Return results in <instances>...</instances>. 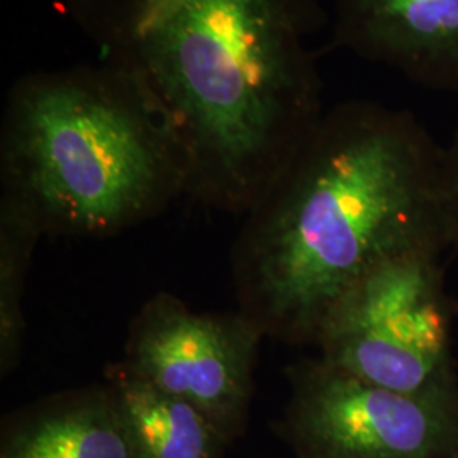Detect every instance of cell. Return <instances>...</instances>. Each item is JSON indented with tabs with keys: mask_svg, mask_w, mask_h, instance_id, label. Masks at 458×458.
I'll return each mask as SVG.
<instances>
[{
	"mask_svg": "<svg viewBox=\"0 0 458 458\" xmlns=\"http://www.w3.org/2000/svg\"><path fill=\"white\" fill-rule=\"evenodd\" d=\"M0 458H140L106 382L41 397L4 420Z\"/></svg>",
	"mask_w": 458,
	"mask_h": 458,
	"instance_id": "8",
	"label": "cell"
},
{
	"mask_svg": "<svg viewBox=\"0 0 458 458\" xmlns=\"http://www.w3.org/2000/svg\"><path fill=\"white\" fill-rule=\"evenodd\" d=\"M43 238L33 217L7 199H0V377L19 365L24 340V291L34 250Z\"/></svg>",
	"mask_w": 458,
	"mask_h": 458,
	"instance_id": "10",
	"label": "cell"
},
{
	"mask_svg": "<svg viewBox=\"0 0 458 458\" xmlns=\"http://www.w3.org/2000/svg\"><path fill=\"white\" fill-rule=\"evenodd\" d=\"M265 338L242 311L199 312L157 293L134 314L121 361L160 391L204 412L228 442L242 437Z\"/></svg>",
	"mask_w": 458,
	"mask_h": 458,
	"instance_id": "6",
	"label": "cell"
},
{
	"mask_svg": "<svg viewBox=\"0 0 458 458\" xmlns=\"http://www.w3.org/2000/svg\"><path fill=\"white\" fill-rule=\"evenodd\" d=\"M450 245L443 148L410 111L327 107L231 248L238 311L265 338L314 346L327 312L370 268Z\"/></svg>",
	"mask_w": 458,
	"mask_h": 458,
	"instance_id": "2",
	"label": "cell"
},
{
	"mask_svg": "<svg viewBox=\"0 0 458 458\" xmlns=\"http://www.w3.org/2000/svg\"><path fill=\"white\" fill-rule=\"evenodd\" d=\"M331 45L458 96V0H331Z\"/></svg>",
	"mask_w": 458,
	"mask_h": 458,
	"instance_id": "7",
	"label": "cell"
},
{
	"mask_svg": "<svg viewBox=\"0 0 458 458\" xmlns=\"http://www.w3.org/2000/svg\"><path fill=\"white\" fill-rule=\"evenodd\" d=\"M104 382L114 394L140 458H223L226 437L192 404L148 384L121 360Z\"/></svg>",
	"mask_w": 458,
	"mask_h": 458,
	"instance_id": "9",
	"label": "cell"
},
{
	"mask_svg": "<svg viewBox=\"0 0 458 458\" xmlns=\"http://www.w3.org/2000/svg\"><path fill=\"white\" fill-rule=\"evenodd\" d=\"M278 433L297 458H442L458 437V391L404 394L321 357L287 367Z\"/></svg>",
	"mask_w": 458,
	"mask_h": 458,
	"instance_id": "5",
	"label": "cell"
},
{
	"mask_svg": "<svg viewBox=\"0 0 458 458\" xmlns=\"http://www.w3.org/2000/svg\"><path fill=\"white\" fill-rule=\"evenodd\" d=\"M442 458H458V437L455 442L452 443V446L445 452Z\"/></svg>",
	"mask_w": 458,
	"mask_h": 458,
	"instance_id": "12",
	"label": "cell"
},
{
	"mask_svg": "<svg viewBox=\"0 0 458 458\" xmlns=\"http://www.w3.org/2000/svg\"><path fill=\"white\" fill-rule=\"evenodd\" d=\"M98 60L136 83L181 148L185 196L245 216L325 113L318 0H66Z\"/></svg>",
	"mask_w": 458,
	"mask_h": 458,
	"instance_id": "1",
	"label": "cell"
},
{
	"mask_svg": "<svg viewBox=\"0 0 458 458\" xmlns=\"http://www.w3.org/2000/svg\"><path fill=\"white\" fill-rule=\"evenodd\" d=\"M185 196L164 115L106 62L36 70L11 85L0 124V199L43 236L107 238Z\"/></svg>",
	"mask_w": 458,
	"mask_h": 458,
	"instance_id": "3",
	"label": "cell"
},
{
	"mask_svg": "<svg viewBox=\"0 0 458 458\" xmlns=\"http://www.w3.org/2000/svg\"><path fill=\"white\" fill-rule=\"evenodd\" d=\"M440 253L412 250L359 278L327 312L319 357L397 393L458 391Z\"/></svg>",
	"mask_w": 458,
	"mask_h": 458,
	"instance_id": "4",
	"label": "cell"
},
{
	"mask_svg": "<svg viewBox=\"0 0 458 458\" xmlns=\"http://www.w3.org/2000/svg\"><path fill=\"white\" fill-rule=\"evenodd\" d=\"M443 181L450 245L458 246V124L452 141L443 148Z\"/></svg>",
	"mask_w": 458,
	"mask_h": 458,
	"instance_id": "11",
	"label": "cell"
}]
</instances>
